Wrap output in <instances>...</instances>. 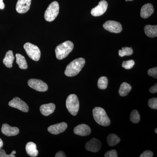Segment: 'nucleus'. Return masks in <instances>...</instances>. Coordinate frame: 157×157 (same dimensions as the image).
I'll use <instances>...</instances> for the list:
<instances>
[{
  "mask_svg": "<svg viewBox=\"0 0 157 157\" xmlns=\"http://www.w3.org/2000/svg\"><path fill=\"white\" fill-rule=\"evenodd\" d=\"M85 64V60L79 58L74 60L67 65L65 71V74L69 77L76 76L81 71Z\"/></svg>",
  "mask_w": 157,
  "mask_h": 157,
  "instance_id": "1",
  "label": "nucleus"
},
{
  "mask_svg": "<svg viewBox=\"0 0 157 157\" xmlns=\"http://www.w3.org/2000/svg\"><path fill=\"white\" fill-rule=\"evenodd\" d=\"M74 44L73 42L67 41L57 46L55 49L57 59L62 60L68 56L73 50Z\"/></svg>",
  "mask_w": 157,
  "mask_h": 157,
  "instance_id": "2",
  "label": "nucleus"
},
{
  "mask_svg": "<svg viewBox=\"0 0 157 157\" xmlns=\"http://www.w3.org/2000/svg\"><path fill=\"white\" fill-rule=\"evenodd\" d=\"M93 114L95 121L100 125L107 127L110 125V119L103 108L100 107H95L93 109Z\"/></svg>",
  "mask_w": 157,
  "mask_h": 157,
  "instance_id": "3",
  "label": "nucleus"
},
{
  "mask_svg": "<svg viewBox=\"0 0 157 157\" xmlns=\"http://www.w3.org/2000/svg\"><path fill=\"white\" fill-rule=\"evenodd\" d=\"M66 107L71 115H76L79 110V103L76 94H72L68 96L66 101Z\"/></svg>",
  "mask_w": 157,
  "mask_h": 157,
  "instance_id": "4",
  "label": "nucleus"
},
{
  "mask_svg": "<svg viewBox=\"0 0 157 157\" xmlns=\"http://www.w3.org/2000/svg\"><path fill=\"white\" fill-rule=\"evenodd\" d=\"M59 10V3L53 2L51 3L45 11L44 17L46 21L48 22L53 21L58 15Z\"/></svg>",
  "mask_w": 157,
  "mask_h": 157,
  "instance_id": "5",
  "label": "nucleus"
},
{
  "mask_svg": "<svg viewBox=\"0 0 157 157\" xmlns=\"http://www.w3.org/2000/svg\"><path fill=\"white\" fill-rule=\"evenodd\" d=\"M24 48L28 56L35 61H38L41 57V51L38 46L30 42L26 43Z\"/></svg>",
  "mask_w": 157,
  "mask_h": 157,
  "instance_id": "6",
  "label": "nucleus"
},
{
  "mask_svg": "<svg viewBox=\"0 0 157 157\" xmlns=\"http://www.w3.org/2000/svg\"><path fill=\"white\" fill-rule=\"evenodd\" d=\"M28 84L33 89L39 92H45L48 89V85L40 79L31 78L28 82Z\"/></svg>",
  "mask_w": 157,
  "mask_h": 157,
  "instance_id": "7",
  "label": "nucleus"
},
{
  "mask_svg": "<svg viewBox=\"0 0 157 157\" xmlns=\"http://www.w3.org/2000/svg\"><path fill=\"white\" fill-rule=\"evenodd\" d=\"M103 27L110 33H119L122 31V26L120 23L114 21H107L103 25Z\"/></svg>",
  "mask_w": 157,
  "mask_h": 157,
  "instance_id": "8",
  "label": "nucleus"
},
{
  "mask_svg": "<svg viewBox=\"0 0 157 157\" xmlns=\"http://www.w3.org/2000/svg\"><path fill=\"white\" fill-rule=\"evenodd\" d=\"M9 105L10 107L16 108L22 112H28L29 110L27 104L17 97L13 98L12 101L9 102Z\"/></svg>",
  "mask_w": 157,
  "mask_h": 157,
  "instance_id": "9",
  "label": "nucleus"
},
{
  "mask_svg": "<svg viewBox=\"0 0 157 157\" xmlns=\"http://www.w3.org/2000/svg\"><path fill=\"white\" fill-rule=\"evenodd\" d=\"M108 7L107 1L102 0L99 3L98 6L93 9L91 11V14L95 17L101 16L106 12Z\"/></svg>",
  "mask_w": 157,
  "mask_h": 157,
  "instance_id": "10",
  "label": "nucleus"
},
{
  "mask_svg": "<svg viewBox=\"0 0 157 157\" xmlns=\"http://www.w3.org/2000/svg\"><path fill=\"white\" fill-rule=\"evenodd\" d=\"M101 147V143L98 139L94 138L88 141L85 145L86 150L93 152H97L100 151Z\"/></svg>",
  "mask_w": 157,
  "mask_h": 157,
  "instance_id": "11",
  "label": "nucleus"
},
{
  "mask_svg": "<svg viewBox=\"0 0 157 157\" xmlns=\"http://www.w3.org/2000/svg\"><path fill=\"white\" fill-rule=\"evenodd\" d=\"M32 0H18L16 10L20 14H24L28 11L30 8Z\"/></svg>",
  "mask_w": 157,
  "mask_h": 157,
  "instance_id": "12",
  "label": "nucleus"
},
{
  "mask_svg": "<svg viewBox=\"0 0 157 157\" xmlns=\"http://www.w3.org/2000/svg\"><path fill=\"white\" fill-rule=\"evenodd\" d=\"M67 127V124L66 123L62 122L50 126L48 127V131L53 135H59L64 132Z\"/></svg>",
  "mask_w": 157,
  "mask_h": 157,
  "instance_id": "13",
  "label": "nucleus"
},
{
  "mask_svg": "<svg viewBox=\"0 0 157 157\" xmlns=\"http://www.w3.org/2000/svg\"><path fill=\"white\" fill-rule=\"evenodd\" d=\"M1 131L4 135L9 137L16 136L19 133V129L17 127H11L7 124H3Z\"/></svg>",
  "mask_w": 157,
  "mask_h": 157,
  "instance_id": "14",
  "label": "nucleus"
},
{
  "mask_svg": "<svg viewBox=\"0 0 157 157\" xmlns=\"http://www.w3.org/2000/svg\"><path fill=\"white\" fill-rule=\"evenodd\" d=\"M74 133L81 136H86L90 135L91 132L90 128L85 124H81L74 128Z\"/></svg>",
  "mask_w": 157,
  "mask_h": 157,
  "instance_id": "15",
  "label": "nucleus"
},
{
  "mask_svg": "<svg viewBox=\"0 0 157 157\" xmlns=\"http://www.w3.org/2000/svg\"><path fill=\"white\" fill-rule=\"evenodd\" d=\"M154 12L153 6L150 3L145 4L142 6L140 10V17L143 18H147Z\"/></svg>",
  "mask_w": 157,
  "mask_h": 157,
  "instance_id": "16",
  "label": "nucleus"
},
{
  "mask_svg": "<svg viewBox=\"0 0 157 157\" xmlns=\"http://www.w3.org/2000/svg\"><path fill=\"white\" fill-rule=\"evenodd\" d=\"M55 109V105L53 103H49L41 105L40 107V111L42 115L48 116L53 113Z\"/></svg>",
  "mask_w": 157,
  "mask_h": 157,
  "instance_id": "17",
  "label": "nucleus"
},
{
  "mask_svg": "<svg viewBox=\"0 0 157 157\" xmlns=\"http://www.w3.org/2000/svg\"><path fill=\"white\" fill-rule=\"evenodd\" d=\"M25 149L27 153L30 156L36 157L39 154V151L37 149L36 145L34 142H29L27 144Z\"/></svg>",
  "mask_w": 157,
  "mask_h": 157,
  "instance_id": "18",
  "label": "nucleus"
},
{
  "mask_svg": "<svg viewBox=\"0 0 157 157\" xmlns=\"http://www.w3.org/2000/svg\"><path fill=\"white\" fill-rule=\"evenodd\" d=\"M14 59V56L13 52L9 50L6 53L5 58L3 59V63L7 67L11 68L13 66V63Z\"/></svg>",
  "mask_w": 157,
  "mask_h": 157,
  "instance_id": "19",
  "label": "nucleus"
},
{
  "mask_svg": "<svg viewBox=\"0 0 157 157\" xmlns=\"http://www.w3.org/2000/svg\"><path fill=\"white\" fill-rule=\"evenodd\" d=\"M144 33L146 36L150 38H154L157 36V26L146 25L144 28Z\"/></svg>",
  "mask_w": 157,
  "mask_h": 157,
  "instance_id": "20",
  "label": "nucleus"
},
{
  "mask_svg": "<svg viewBox=\"0 0 157 157\" xmlns=\"http://www.w3.org/2000/svg\"><path fill=\"white\" fill-rule=\"evenodd\" d=\"M132 88V86L128 83L126 82H123L121 85L120 87L119 90V94L121 97H125L128 94Z\"/></svg>",
  "mask_w": 157,
  "mask_h": 157,
  "instance_id": "21",
  "label": "nucleus"
},
{
  "mask_svg": "<svg viewBox=\"0 0 157 157\" xmlns=\"http://www.w3.org/2000/svg\"><path fill=\"white\" fill-rule=\"evenodd\" d=\"M15 57L16 58V63L19 66V68L22 70H26L27 69V63L25 57L18 53L16 54Z\"/></svg>",
  "mask_w": 157,
  "mask_h": 157,
  "instance_id": "22",
  "label": "nucleus"
},
{
  "mask_svg": "<svg viewBox=\"0 0 157 157\" xmlns=\"http://www.w3.org/2000/svg\"><path fill=\"white\" fill-rule=\"evenodd\" d=\"M121 139L114 134H109L107 137V142L109 146H114L119 143Z\"/></svg>",
  "mask_w": 157,
  "mask_h": 157,
  "instance_id": "23",
  "label": "nucleus"
},
{
  "mask_svg": "<svg viewBox=\"0 0 157 157\" xmlns=\"http://www.w3.org/2000/svg\"><path fill=\"white\" fill-rule=\"evenodd\" d=\"M108 79L105 76H101L99 78L98 86L100 89L105 90L107 89L108 85Z\"/></svg>",
  "mask_w": 157,
  "mask_h": 157,
  "instance_id": "24",
  "label": "nucleus"
},
{
  "mask_svg": "<svg viewBox=\"0 0 157 157\" xmlns=\"http://www.w3.org/2000/svg\"><path fill=\"white\" fill-rule=\"evenodd\" d=\"M130 120L133 123L137 124L140 121V114L137 110L134 109L132 111L130 114Z\"/></svg>",
  "mask_w": 157,
  "mask_h": 157,
  "instance_id": "25",
  "label": "nucleus"
},
{
  "mask_svg": "<svg viewBox=\"0 0 157 157\" xmlns=\"http://www.w3.org/2000/svg\"><path fill=\"white\" fill-rule=\"evenodd\" d=\"M118 52L120 56H129L133 53V50L131 47H123L121 50H119Z\"/></svg>",
  "mask_w": 157,
  "mask_h": 157,
  "instance_id": "26",
  "label": "nucleus"
},
{
  "mask_svg": "<svg viewBox=\"0 0 157 157\" xmlns=\"http://www.w3.org/2000/svg\"><path fill=\"white\" fill-rule=\"evenodd\" d=\"M135 64V62L133 60H129L127 61H124L122 64L123 67L127 70L132 69Z\"/></svg>",
  "mask_w": 157,
  "mask_h": 157,
  "instance_id": "27",
  "label": "nucleus"
},
{
  "mask_svg": "<svg viewBox=\"0 0 157 157\" xmlns=\"http://www.w3.org/2000/svg\"><path fill=\"white\" fill-rule=\"evenodd\" d=\"M148 105L149 107L153 109H157V98H153L150 99L148 101Z\"/></svg>",
  "mask_w": 157,
  "mask_h": 157,
  "instance_id": "28",
  "label": "nucleus"
},
{
  "mask_svg": "<svg viewBox=\"0 0 157 157\" xmlns=\"http://www.w3.org/2000/svg\"><path fill=\"white\" fill-rule=\"evenodd\" d=\"M16 152L15 151H13L11 154L7 155L6 152L4 149H0V157H15L14 154H16Z\"/></svg>",
  "mask_w": 157,
  "mask_h": 157,
  "instance_id": "29",
  "label": "nucleus"
},
{
  "mask_svg": "<svg viewBox=\"0 0 157 157\" xmlns=\"http://www.w3.org/2000/svg\"><path fill=\"white\" fill-rule=\"evenodd\" d=\"M147 74L149 76H151L155 78H157V68L155 67L151 68L147 71Z\"/></svg>",
  "mask_w": 157,
  "mask_h": 157,
  "instance_id": "30",
  "label": "nucleus"
},
{
  "mask_svg": "<svg viewBox=\"0 0 157 157\" xmlns=\"http://www.w3.org/2000/svg\"><path fill=\"white\" fill-rule=\"evenodd\" d=\"M105 157H117V152L115 150H112L107 152L104 155Z\"/></svg>",
  "mask_w": 157,
  "mask_h": 157,
  "instance_id": "31",
  "label": "nucleus"
},
{
  "mask_svg": "<svg viewBox=\"0 0 157 157\" xmlns=\"http://www.w3.org/2000/svg\"><path fill=\"white\" fill-rule=\"evenodd\" d=\"M153 156V153L151 151L147 150L143 152L141 155L140 157H152Z\"/></svg>",
  "mask_w": 157,
  "mask_h": 157,
  "instance_id": "32",
  "label": "nucleus"
},
{
  "mask_svg": "<svg viewBox=\"0 0 157 157\" xmlns=\"http://www.w3.org/2000/svg\"><path fill=\"white\" fill-rule=\"evenodd\" d=\"M149 92L152 94H155L157 92V84L156 83L153 86L149 89Z\"/></svg>",
  "mask_w": 157,
  "mask_h": 157,
  "instance_id": "33",
  "label": "nucleus"
},
{
  "mask_svg": "<svg viewBox=\"0 0 157 157\" xmlns=\"http://www.w3.org/2000/svg\"><path fill=\"white\" fill-rule=\"evenodd\" d=\"M56 157H67L64 152L62 151H59L55 155Z\"/></svg>",
  "mask_w": 157,
  "mask_h": 157,
  "instance_id": "34",
  "label": "nucleus"
},
{
  "mask_svg": "<svg viewBox=\"0 0 157 157\" xmlns=\"http://www.w3.org/2000/svg\"><path fill=\"white\" fill-rule=\"evenodd\" d=\"M5 4L3 2V0H0V9L2 10L5 8Z\"/></svg>",
  "mask_w": 157,
  "mask_h": 157,
  "instance_id": "35",
  "label": "nucleus"
},
{
  "mask_svg": "<svg viewBox=\"0 0 157 157\" xmlns=\"http://www.w3.org/2000/svg\"><path fill=\"white\" fill-rule=\"evenodd\" d=\"M3 146V142L2 140L0 138V149H2Z\"/></svg>",
  "mask_w": 157,
  "mask_h": 157,
  "instance_id": "36",
  "label": "nucleus"
},
{
  "mask_svg": "<svg viewBox=\"0 0 157 157\" xmlns=\"http://www.w3.org/2000/svg\"><path fill=\"white\" fill-rule=\"evenodd\" d=\"M157 128H156L155 130V132L156 133H157Z\"/></svg>",
  "mask_w": 157,
  "mask_h": 157,
  "instance_id": "37",
  "label": "nucleus"
},
{
  "mask_svg": "<svg viewBox=\"0 0 157 157\" xmlns=\"http://www.w3.org/2000/svg\"><path fill=\"white\" fill-rule=\"evenodd\" d=\"M128 1H133V0H128Z\"/></svg>",
  "mask_w": 157,
  "mask_h": 157,
  "instance_id": "38",
  "label": "nucleus"
},
{
  "mask_svg": "<svg viewBox=\"0 0 157 157\" xmlns=\"http://www.w3.org/2000/svg\"><path fill=\"white\" fill-rule=\"evenodd\" d=\"M126 2H128V0H125Z\"/></svg>",
  "mask_w": 157,
  "mask_h": 157,
  "instance_id": "39",
  "label": "nucleus"
}]
</instances>
